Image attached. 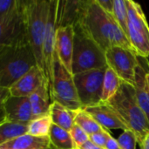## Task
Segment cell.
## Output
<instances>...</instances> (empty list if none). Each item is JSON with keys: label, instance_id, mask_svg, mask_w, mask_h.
Returning <instances> with one entry per match:
<instances>
[{"label": "cell", "instance_id": "6da1fadb", "mask_svg": "<svg viewBox=\"0 0 149 149\" xmlns=\"http://www.w3.org/2000/svg\"><path fill=\"white\" fill-rule=\"evenodd\" d=\"M76 24H79L104 52L113 46L133 50L127 35L113 14L103 10L97 0L80 1Z\"/></svg>", "mask_w": 149, "mask_h": 149}, {"label": "cell", "instance_id": "7a4b0ae2", "mask_svg": "<svg viewBox=\"0 0 149 149\" xmlns=\"http://www.w3.org/2000/svg\"><path fill=\"white\" fill-rule=\"evenodd\" d=\"M37 62L26 37L0 46V86L9 89Z\"/></svg>", "mask_w": 149, "mask_h": 149}, {"label": "cell", "instance_id": "3957f363", "mask_svg": "<svg viewBox=\"0 0 149 149\" xmlns=\"http://www.w3.org/2000/svg\"><path fill=\"white\" fill-rule=\"evenodd\" d=\"M120 120L136 136L140 147L149 134V121L138 104L134 87L122 82L118 93L107 102Z\"/></svg>", "mask_w": 149, "mask_h": 149}, {"label": "cell", "instance_id": "277c9868", "mask_svg": "<svg viewBox=\"0 0 149 149\" xmlns=\"http://www.w3.org/2000/svg\"><path fill=\"white\" fill-rule=\"evenodd\" d=\"M49 3L50 0H24V4L26 38L35 57L37 65L44 72L43 50Z\"/></svg>", "mask_w": 149, "mask_h": 149}, {"label": "cell", "instance_id": "5b68a950", "mask_svg": "<svg viewBox=\"0 0 149 149\" xmlns=\"http://www.w3.org/2000/svg\"><path fill=\"white\" fill-rule=\"evenodd\" d=\"M73 28L72 74L107 66L105 52L79 24H75Z\"/></svg>", "mask_w": 149, "mask_h": 149}, {"label": "cell", "instance_id": "8992f818", "mask_svg": "<svg viewBox=\"0 0 149 149\" xmlns=\"http://www.w3.org/2000/svg\"><path fill=\"white\" fill-rule=\"evenodd\" d=\"M51 97L52 102L56 101L71 111L77 112L82 109L73 80V75L65 68L57 55H55L54 59Z\"/></svg>", "mask_w": 149, "mask_h": 149}, {"label": "cell", "instance_id": "52a82bcc", "mask_svg": "<svg viewBox=\"0 0 149 149\" xmlns=\"http://www.w3.org/2000/svg\"><path fill=\"white\" fill-rule=\"evenodd\" d=\"M128 14L127 38L140 58L149 57V24L140 3L126 0Z\"/></svg>", "mask_w": 149, "mask_h": 149}, {"label": "cell", "instance_id": "ba28073f", "mask_svg": "<svg viewBox=\"0 0 149 149\" xmlns=\"http://www.w3.org/2000/svg\"><path fill=\"white\" fill-rule=\"evenodd\" d=\"M107 67L90 70L73 75V80L82 109L101 103L103 80Z\"/></svg>", "mask_w": 149, "mask_h": 149}, {"label": "cell", "instance_id": "9c48e42d", "mask_svg": "<svg viewBox=\"0 0 149 149\" xmlns=\"http://www.w3.org/2000/svg\"><path fill=\"white\" fill-rule=\"evenodd\" d=\"M107 65L120 79L134 86L135 72L140 64L139 56L134 51L120 46H113L105 52Z\"/></svg>", "mask_w": 149, "mask_h": 149}, {"label": "cell", "instance_id": "30bf717a", "mask_svg": "<svg viewBox=\"0 0 149 149\" xmlns=\"http://www.w3.org/2000/svg\"><path fill=\"white\" fill-rule=\"evenodd\" d=\"M58 0H50L49 11L46 23L45 37L44 41V67L45 74L48 82L50 94L52 93V80H53V66L56 55V31L57 25V15H58Z\"/></svg>", "mask_w": 149, "mask_h": 149}, {"label": "cell", "instance_id": "8fae6325", "mask_svg": "<svg viewBox=\"0 0 149 149\" xmlns=\"http://www.w3.org/2000/svg\"><path fill=\"white\" fill-rule=\"evenodd\" d=\"M45 83L48 84L45 72L35 65L9 88L10 94L15 97H30Z\"/></svg>", "mask_w": 149, "mask_h": 149}, {"label": "cell", "instance_id": "7c38bea8", "mask_svg": "<svg viewBox=\"0 0 149 149\" xmlns=\"http://www.w3.org/2000/svg\"><path fill=\"white\" fill-rule=\"evenodd\" d=\"M7 121L28 125L32 120V111L29 97L9 96L3 102Z\"/></svg>", "mask_w": 149, "mask_h": 149}, {"label": "cell", "instance_id": "4fadbf2b", "mask_svg": "<svg viewBox=\"0 0 149 149\" xmlns=\"http://www.w3.org/2000/svg\"><path fill=\"white\" fill-rule=\"evenodd\" d=\"M74 28L72 25L58 27L56 31V55L65 68L72 74ZM73 75V74H72Z\"/></svg>", "mask_w": 149, "mask_h": 149}, {"label": "cell", "instance_id": "5bb4252c", "mask_svg": "<svg viewBox=\"0 0 149 149\" xmlns=\"http://www.w3.org/2000/svg\"><path fill=\"white\" fill-rule=\"evenodd\" d=\"M83 110L90 114L93 119L105 129H121L123 131L128 129L107 103L101 102L97 106L83 108Z\"/></svg>", "mask_w": 149, "mask_h": 149}, {"label": "cell", "instance_id": "9a60e30c", "mask_svg": "<svg viewBox=\"0 0 149 149\" xmlns=\"http://www.w3.org/2000/svg\"><path fill=\"white\" fill-rule=\"evenodd\" d=\"M24 37H26V35L23 6L21 12L15 17L7 20H0V46L11 44Z\"/></svg>", "mask_w": 149, "mask_h": 149}, {"label": "cell", "instance_id": "2e32d148", "mask_svg": "<svg viewBox=\"0 0 149 149\" xmlns=\"http://www.w3.org/2000/svg\"><path fill=\"white\" fill-rule=\"evenodd\" d=\"M29 100L31 107L33 119L49 114L52 100L47 83L43 84L39 88H38L29 97Z\"/></svg>", "mask_w": 149, "mask_h": 149}, {"label": "cell", "instance_id": "e0dca14e", "mask_svg": "<svg viewBox=\"0 0 149 149\" xmlns=\"http://www.w3.org/2000/svg\"><path fill=\"white\" fill-rule=\"evenodd\" d=\"M0 149H51L49 137H35L25 134L0 146Z\"/></svg>", "mask_w": 149, "mask_h": 149}, {"label": "cell", "instance_id": "ac0fdd59", "mask_svg": "<svg viewBox=\"0 0 149 149\" xmlns=\"http://www.w3.org/2000/svg\"><path fill=\"white\" fill-rule=\"evenodd\" d=\"M147 73L148 72H146L144 66L140 63L136 68L134 87L135 90L138 104L146 114L149 121V90L146 81Z\"/></svg>", "mask_w": 149, "mask_h": 149}, {"label": "cell", "instance_id": "d6986e66", "mask_svg": "<svg viewBox=\"0 0 149 149\" xmlns=\"http://www.w3.org/2000/svg\"><path fill=\"white\" fill-rule=\"evenodd\" d=\"M80 1H58L57 25L58 27L73 26L79 18Z\"/></svg>", "mask_w": 149, "mask_h": 149}, {"label": "cell", "instance_id": "ffe728a7", "mask_svg": "<svg viewBox=\"0 0 149 149\" xmlns=\"http://www.w3.org/2000/svg\"><path fill=\"white\" fill-rule=\"evenodd\" d=\"M49 115L52 119V124L69 131L74 126L75 112L69 110L61 104L53 101L51 105Z\"/></svg>", "mask_w": 149, "mask_h": 149}, {"label": "cell", "instance_id": "44dd1931", "mask_svg": "<svg viewBox=\"0 0 149 149\" xmlns=\"http://www.w3.org/2000/svg\"><path fill=\"white\" fill-rule=\"evenodd\" d=\"M48 137L51 144V148L77 149L70 132L54 124H52L51 127Z\"/></svg>", "mask_w": 149, "mask_h": 149}, {"label": "cell", "instance_id": "7402d4cb", "mask_svg": "<svg viewBox=\"0 0 149 149\" xmlns=\"http://www.w3.org/2000/svg\"><path fill=\"white\" fill-rule=\"evenodd\" d=\"M121 83L122 81L116 75V73L107 66L104 75L101 102L107 103L109 100H111L118 93Z\"/></svg>", "mask_w": 149, "mask_h": 149}, {"label": "cell", "instance_id": "603a6c76", "mask_svg": "<svg viewBox=\"0 0 149 149\" xmlns=\"http://www.w3.org/2000/svg\"><path fill=\"white\" fill-rule=\"evenodd\" d=\"M27 125L6 121L0 125V146L27 134Z\"/></svg>", "mask_w": 149, "mask_h": 149}, {"label": "cell", "instance_id": "cb8c5ba5", "mask_svg": "<svg viewBox=\"0 0 149 149\" xmlns=\"http://www.w3.org/2000/svg\"><path fill=\"white\" fill-rule=\"evenodd\" d=\"M52 125L49 114L35 118L27 125V134L35 137H48Z\"/></svg>", "mask_w": 149, "mask_h": 149}, {"label": "cell", "instance_id": "d4e9b609", "mask_svg": "<svg viewBox=\"0 0 149 149\" xmlns=\"http://www.w3.org/2000/svg\"><path fill=\"white\" fill-rule=\"evenodd\" d=\"M74 124H76L80 128H82L88 135L101 132L105 129L101 126H100L93 119V117L83 109L75 112Z\"/></svg>", "mask_w": 149, "mask_h": 149}, {"label": "cell", "instance_id": "484cf974", "mask_svg": "<svg viewBox=\"0 0 149 149\" xmlns=\"http://www.w3.org/2000/svg\"><path fill=\"white\" fill-rule=\"evenodd\" d=\"M113 16L116 22L127 37L128 31V14L126 0H113Z\"/></svg>", "mask_w": 149, "mask_h": 149}, {"label": "cell", "instance_id": "4316f807", "mask_svg": "<svg viewBox=\"0 0 149 149\" xmlns=\"http://www.w3.org/2000/svg\"><path fill=\"white\" fill-rule=\"evenodd\" d=\"M24 0H0V20L13 18L23 9Z\"/></svg>", "mask_w": 149, "mask_h": 149}, {"label": "cell", "instance_id": "83f0119b", "mask_svg": "<svg viewBox=\"0 0 149 149\" xmlns=\"http://www.w3.org/2000/svg\"><path fill=\"white\" fill-rule=\"evenodd\" d=\"M117 141L121 149H136V145L138 144L135 134L129 129L123 131Z\"/></svg>", "mask_w": 149, "mask_h": 149}, {"label": "cell", "instance_id": "f1b7e54d", "mask_svg": "<svg viewBox=\"0 0 149 149\" xmlns=\"http://www.w3.org/2000/svg\"><path fill=\"white\" fill-rule=\"evenodd\" d=\"M70 134H71V136L76 145L77 149L80 148L87 141H89V135L76 124H74V126L70 130Z\"/></svg>", "mask_w": 149, "mask_h": 149}, {"label": "cell", "instance_id": "f546056e", "mask_svg": "<svg viewBox=\"0 0 149 149\" xmlns=\"http://www.w3.org/2000/svg\"><path fill=\"white\" fill-rule=\"evenodd\" d=\"M111 136H112V134H110L109 130L104 129L101 132H99V133L89 135V141H92L96 146H98L99 148H101L104 149L108 139Z\"/></svg>", "mask_w": 149, "mask_h": 149}, {"label": "cell", "instance_id": "4dcf8cb0", "mask_svg": "<svg viewBox=\"0 0 149 149\" xmlns=\"http://www.w3.org/2000/svg\"><path fill=\"white\" fill-rule=\"evenodd\" d=\"M99 4L102 7L103 10L106 11L113 14V0H97Z\"/></svg>", "mask_w": 149, "mask_h": 149}, {"label": "cell", "instance_id": "1f68e13d", "mask_svg": "<svg viewBox=\"0 0 149 149\" xmlns=\"http://www.w3.org/2000/svg\"><path fill=\"white\" fill-rule=\"evenodd\" d=\"M104 149H121V148H120V145H119V143H118L117 140H116L115 138H113V136H111V137L108 139V141H107V144H106V146H105Z\"/></svg>", "mask_w": 149, "mask_h": 149}, {"label": "cell", "instance_id": "d6a6232c", "mask_svg": "<svg viewBox=\"0 0 149 149\" xmlns=\"http://www.w3.org/2000/svg\"><path fill=\"white\" fill-rule=\"evenodd\" d=\"M4 101H0V125L7 121L6 119V113L4 110V106H3Z\"/></svg>", "mask_w": 149, "mask_h": 149}, {"label": "cell", "instance_id": "836d02e7", "mask_svg": "<svg viewBox=\"0 0 149 149\" xmlns=\"http://www.w3.org/2000/svg\"><path fill=\"white\" fill-rule=\"evenodd\" d=\"M10 95V94L9 89L0 86V101H4Z\"/></svg>", "mask_w": 149, "mask_h": 149}, {"label": "cell", "instance_id": "e575fe53", "mask_svg": "<svg viewBox=\"0 0 149 149\" xmlns=\"http://www.w3.org/2000/svg\"><path fill=\"white\" fill-rule=\"evenodd\" d=\"M78 149H103V148H99L98 146H96L95 144H93L92 141H87L86 143H84L80 148H79Z\"/></svg>", "mask_w": 149, "mask_h": 149}, {"label": "cell", "instance_id": "d590c367", "mask_svg": "<svg viewBox=\"0 0 149 149\" xmlns=\"http://www.w3.org/2000/svg\"><path fill=\"white\" fill-rule=\"evenodd\" d=\"M141 149H149V134L144 139L142 145L141 146Z\"/></svg>", "mask_w": 149, "mask_h": 149}, {"label": "cell", "instance_id": "8d00e7d4", "mask_svg": "<svg viewBox=\"0 0 149 149\" xmlns=\"http://www.w3.org/2000/svg\"><path fill=\"white\" fill-rule=\"evenodd\" d=\"M146 81H147L148 88V90H149V72H148V73H147V75H146Z\"/></svg>", "mask_w": 149, "mask_h": 149}]
</instances>
